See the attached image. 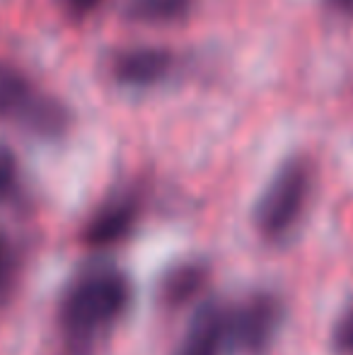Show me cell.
I'll return each mask as SVG.
<instances>
[{
  "label": "cell",
  "instance_id": "6da1fadb",
  "mask_svg": "<svg viewBox=\"0 0 353 355\" xmlns=\"http://www.w3.org/2000/svg\"><path fill=\"white\" fill-rule=\"evenodd\" d=\"M131 281L117 266H89L71 281L58 304L61 355H94L131 304Z\"/></svg>",
  "mask_w": 353,
  "mask_h": 355
},
{
  "label": "cell",
  "instance_id": "7a4b0ae2",
  "mask_svg": "<svg viewBox=\"0 0 353 355\" xmlns=\"http://www.w3.org/2000/svg\"><path fill=\"white\" fill-rule=\"evenodd\" d=\"M312 193V164L293 157L271 179L257 206V230L266 242H283L300 223Z\"/></svg>",
  "mask_w": 353,
  "mask_h": 355
},
{
  "label": "cell",
  "instance_id": "3957f363",
  "mask_svg": "<svg viewBox=\"0 0 353 355\" xmlns=\"http://www.w3.org/2000/svg\"><path fill=\"white\" fill-rule=\"evenodd\" d=\"M230 351L261 355L283 322V302L273 293H255L235 307H225Z\"/></svg>",
  "mask_w": 353,
  "mask_h": 355
},
{
  "label": "cell",
  "instance_id": "277c9868",
  "mask_svg": "<svg viewBox=\"0 0 353 355\" xmlns=\"http://www.w3.org/2000/svg\"><path fill=\"white\" fill-rule=\"evenodd\" d=\"M175 56L160 46H133L114 56L112 75L126 87H150L170 75Z\"/></svg>",
  "mask_w": 353,
  "mask_h": 355
},
{
  "label": "cell",
  "instance_id": "5b68a950",
  "mask_svg": "<svg viewBox=\"0 0 353 355\" xmlns=\"http://www.w3.org/2000/svg\"><path fill=\"white\" fill-rule=\"evenodd\" d=\"M138 220V198L126 193L104 203L85 227V242L89 247H112L119 244L133 230Z\"/></svg>",
  "mask_w": 353,
  "mask_h": 355
},
{
  "label": "cell",
  "instance_id": "8992f818",
  "mask_svg": "<svg viewBox=\"0 0 353 355\" xmlns=\"http://www.w3.org/2000/svg\"><path fill=\"white\" fill-rule=\"evenodd\" d=\"M225 351H230L225 307L203 304L175 355H223Z\"/></svg>",
  "mask_w": 353,
  "mask_h": 355
},
{
  "label": "cell",
  "instance_id": "52a82bcc",
  "mask_svg": "<svg viewBox=\"0 0 353 355\" xmlns=\"http://www.w3.org/2000/svg\"><path fill=\"white\" fill-rule=\"evenodd\" d=\"M37 97L39 94L17 68L0 61V119H15L22 123Z\"/></svg>",
  "mask_w": 353,
  "mask_h": 355
},
{
  "label": "cell",
  "instance_id": "ba28073f",
  "mask_svg": "<svg viewBox=\"0 0 353 355\" xmlns=\"http://www.w3.org/2000/svg\"><path fill=\"white\" fill-rule=\"evenodd\" d=\"M208 271L201 263H182V266L172 268L160 283V297L165 304L179 307V304H187L189 300H193L201 288L206 285Z\"/></svg>",
  "mask_w": 353,
  "mask_h": 355
},
{
  "label": "cell",
  "instance_id": "9c48e42d",
  "mask_svg": "<svg viewBox=\"0 0 353 355\" xmlns=\"http://www.w3.org/2000/svg\"><path fill=\"white\" fill-rule=\"evenodd\" d=\"M193 0H126V15L136 22L167 24L187 17Z\"/></svg>",
  "mask_w": 353,
  "mask_h": 355
},
{
  "label": "cell",
  "instance_id": "30bf717a",
  "mask_svg": "<svg viewBox=\"0 0 353 355\" xmlns=\"http://www.w3.org/2000/svg\"><path fill=\"white\" fill-rule=\"evenodd\" d=\"M17 189V157L8 145H0V201L10 198Z\"/></svg>",
  "mask_w": 353,
  "mask_h": 355
},
{
  "label": "cell",
  "instance_id": "8fae6325",
  "mask_svg": "<svg viewBox=\"0 0 353 355\" xmlns=\"http://www.w3.org/2000/svg\"><path fill=\"white\" fill-rule=\"evenodd\" d=\"M332 346L339 355H353V307L346 309L339 317L332 334Z\"/></svg>",
  "mask_w": 353,
  "mask_h": 355
},
{
  "label": "cell",
  "instance_id": "7c38bea8",
  "mask_svg": "<svg viewBox=\"0 0 353 355\" xmlns=\"http://www.w3.org/2000/svg\"><path fill=\"white\" fill-rule=\"evenodd\" d=\"M15 266H17V257H15V252H12V244L0 234V295L12 283Z\"/></svg>",
  "mask_w": 353,
  "mask_h": 355
},
{
  "label": "cell",
  "instance_id": "4fadbf2b",
  "mask_svg": "<svg viewBox=\"0 0 353 355\" xmlns=\"http://www.w3.org/2000/svg\"><path fill=\"white\" fill-rule=\"evenodd\" d=\"M104 0H66V8L71 10V15L76 17H85V15L94 12Z\"/></svg>",
  "mask_w": 353,
  "mask_h": 355
},
{
  "label": "cell",
  "instance_id": "5bb4252c",
  "mask_svg": "<svg viewBox=\"0 0 353 355\" xmlns=\"http://www.w3.org/2000/svg\"><path fill=\"white\" fill-rule=\"evenodd\" d=\"M327 3H329L332 8L336 10V12L349 15V17H353V0H327Z\"/></svg>",
  "mask_w": 353,
  "mask_h": 355
}]
</instances>
